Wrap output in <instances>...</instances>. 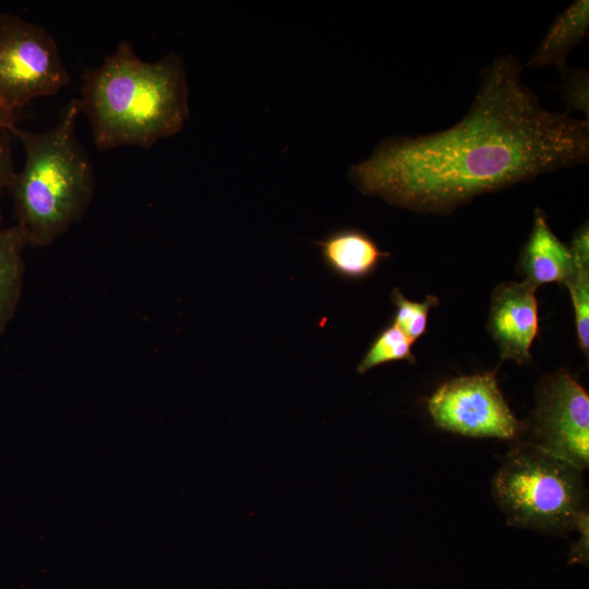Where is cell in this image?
Segmentation results:
<instances>
[{"instance_id":"6da1fadb","label":"cell","mask_w":589,"mask_h":589,"mask_svg":"<svg viewBox=\"0 0 589 589\" xmlns=\"http://www.w3.org/2000/svg\"><path fill=\"white\" fill-rule=\"evenodd\" d=\"M512 55L481 73L467 115L448 129L389 136L353 165L362 193L418 213H448L471 199L586 164L589 121L543 108Z\"/></svg>"},{"instance_id":"7a4b0ae2","label":"cell","mask_w":589,"mask_h":589,"mask_svg":"<svg viewBox=\"0 0 589 589\" xmlns=\"http://www.w3.org/2000/svg\"><path fill=\"white\" fill-rule=\"evenodd\" d=\"M182 58L144 61L128 39L82 76L81 110L99 152L148 148L179 132L190 116Z\"/></svg>"},{"instance_id":"3957f363","label":"cell","mask_w":589,"mask_h":589,"mask_svg":"<svg viewBox=\"0 0 589 589\" xmlns=\"http://www.w3.org/2000/svg\"><path fill=\"white\" fill-rule=\"evenodd\" d=\"M81 113L80 100L73 98L49 130L33 132L16 127L11 132L24 149L25 164L13 173L8 190L16 225L28 244H51L93 202L94 166L76 134Z\"/></svg>"},{"instance_id":"277c9868","label":"cell","mask_w":589,"mask_h":589,"mask_svg":"<svg viewBox=\"0 0 589 589\" xmlns=\"http://www.w3.org/2000/svg\"><path fill=\"white\" fill-rule=\"evenodd\" d=\"M492 492L508 524L539 532L575 530L586 509L581 470L529 442L505 456Z\"/></svg>"},{"instance_id":"5b68a950","label":"cell","mask_w":589,"mask_h":589,"mask_svg":"<svg viewBox=\"0 0 589 589\" xmlns=\"http://www.w3.org/2000/svg\"><path fill=\"white\" fill-rule=\"evenodd\" d=\"M70 73L55 37L41 25L16 14H0V103L19 109L58 94Z\"/></svg>"},{"instance_id":"8992f818","label":"cell","mask_w":589,"mask_h":589,"mask_svg":"<svg viewBox=\"0 0 589 589\" xmlns=\"http://www.w3.org/2000/svg\"><path fill=\"white\" fill-rule=\"evenodd\" d=\"M428 411L438 428L465 436L513 440L522 429L494 373L461 376L442 384L430 397Z\"/></svg>"},{"instance_id":"52a82bcc","label":"cell","mask_w":589,"mask_h":589,"mask_svg":"<svg viewBox=\"0 0 589 589\" xmlns=\"http://www.w3.org/2000/svg\"><path fill=\"white\" fill-rule=\"evenodd\" d=\"M529 443L584 470L589 465V396L566 371L540 382Z\"/></svg>"},{"instance_id":"ba28073f","label":"cell","mask_w":589,"mask_h":589,"mask_svg":"<svg viewBox=\"0 0 589 589\" xmlns=\"http://www.w3.org/2000/svg\"><path fill=\"white\" fill-rule=\"evenodd\" d=\"M537 286L528 280L500 285L493 292L488 328L502 359L524 364L538 334Z\"/></svg>"},{"instance_id":"9c48e42d","label":"cell","mask_w":589,"mask_h":589,"mask_svg":"<svg viewBox=\"0 0 589 589\" xmlns=\"http://www.w3.org/2000/svg\"><path fill=\"white\" fill-rule=\"evenodd\" d=\"M314 243L326 267L350 280L370 276L389 256L368 233L354 228L334 230Z\"/></svg>"},{"instance_id":"30bf717a","label":"cell","mask_w":589,"mask_h":589,"mask_svg":"<svg viewBox=\"0 0 589 589\" xmlns=\"http://www.w3.org/2000/svg\"><path fill=\"white\" fill-rule=\"evenodd\" d=\"M521 267L526 280L534 286L548 283L565 284L573 271V257L551 230L542 211L534 213L533 226L524 248Z\"/></svg>"},{"instance_id":"8fae6325","label":"cell","mask_w":589,"mask_h":589,"mask_svg":"<svg viewBox=\"0 0 589 589\" xmlns=\"http://www.w3.org/2000/svg\"><path fill=\"white\" fill-rule=\"evenodd\" d=\"M589 27V1L577 0L566 8L551 24L543 40L526 67H566L569 51L587 35Z\"/></svg>"},{"instance_id":"7c38bea8","label":"cell","mask_w":589,"mask_h":589,"mask_svg":"<svg viewBox=\"0 0 589 589\" xmlns=\"http://www.w3.org/2000/svg\"><path fill=\"white\" fill-rule=\"evenodd\" d=\"M28 244L19 225L0 228V333L12 320L23 287V250Z\"/></svg>"},{"instance_id":"4fadbf2b","label":"cell","mask_w":589,"mask_h":589,"mask_svg":"<svg viewBox=\"0 0 589 589\" xmlns=\"http://www.w3.org/2000/svg\"><path fill=\"white\" fill-rule=\"evenodd\" d=\"M573 271L564 284L570 293L578 342L586 356L589 350V230L582 225L574 235L569 248Z\"/></svg>"},{"instance_id":"5bb4252c","label":"cell","mask_w":589,"mask_h":589,"mask_svg":"<svg viewBox=\"0 0 589 589\" xmlns=\"http://www.w3.org/2000/svg\"><path fill=\"white\" fill-rule=\"evenodd\" d=\"M412 341L394 324L383 329L370 345L357 372L363 374L369 370L392 361H414L411 351Z\"/></svg>"},{"instance_id":"9a60e30c","label":"cell","mask_w":589,"mask_h":589,"mask_svg":"<svg viewBox=\"0 0 589 589\" xmlns=\"http://www.w3.org/2000/svg\"><path fill=\"white\" fill-rule=\"evenodd\" d=\"M390 299L396 306L393 324L414 342L424 334L429 311L438 303L437 298L428 296L422 302L410 301L396 288Z\"/></svg>"},{"instance_id":"2e32d148","label":"cell","mask_w":589,"mask_h":589,"mask_svg":"<svg viewBox=\"0 0 589 589\" xmlns=\"http://www.w3.org/2000/svg\"><path fill=\"white\" fill-rule=\"evenodd\" d=\"M563 79L562 95L567 112L577 110L586 115L589 112V75L581 68L570 69L568 65L560 70Z\"/></svg>"},{"instance_id":"e0dca14e","label":"cell","mask_w":589,"mask_h":589,"mask_svg":"<svg viewBox=\"0 0 589 589\" xmlns=\"http://www.w3.org/2000/svg\"><path fill=\"white\" fill-rule=\"evenodd\" d=\"M575 530L579 532V539L573 543L568 553V564H580L588 566L589 562V515L585 509L580 513Z\"/></svg>"},{"instance_id":"ac0fdd59","label":"cell","mask_w":589,"mask_h":589,"mask_svg":"<svg viewBox=\"0 0 589 589\" xmlns=\"http://www.w3.org/2000/svg\"><path fill=\"white\" fill-rule=\"evenodd\" d=\"M12 136L13 135L9 131H0V206L2 193L5 189H8L10 180L15 172L12 151Z\"/></svg>"},{"instance_id":"d6986e66","label":"cell","mask_w":589,"mask_h":589,"mask_svg":"<svg viewBox=\"0 0 589 589\" xmlns=\"http://www.w3.org/2000/svg\"><path fill=\"white\" fill-rule=\"evenodd\" d=\"M19 115L0 103V131L12 132L17 127Z\"/></svg>"}]
</instances>
